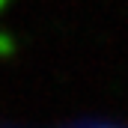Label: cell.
<instances>
[{
  "mask_svg": "<svg viewBox=\"0 0 128 128\" xmlns=\"http://www.w3.org/2000/svg\"><path fill=\"white\" fill-rule=\"evenodd\" d=\"M86 128H110V125H86Z\"/></svg>",
  "mask_w": 128,
  "mask_h": 128,
  "instance_id": "6da1fadb",
  "label": "cell"
}]
</instances>
